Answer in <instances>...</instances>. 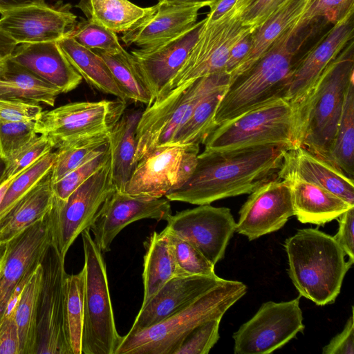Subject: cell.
<instances>
[{
  "label": "cell",
  "instance_id": "obj_39",
  "mask_svg": "<svg viewBox=\"0 0 354 354\" xmlns=\"http://www.w3.org/2000/svg\"><path fill=\"white\" fill-rule=\"evenodd\" d=\"M109 135L100 134L80 138L56 149L52 180L55 183L109 145Z\"/></svg>",
  "mask_w": 354,
  "mask_h": 354
},
{
  "label": "cell",
  "instance_id": "obj_51",
  "mask_svg": "<svg viewBox=\"0 0 354 354\" xmlns=\"http://www.w3.org/2000/svg\"><path fill=\"white\" fill-rule=\"evenodd\" d=\"M323 354H353L354 353V319L353 308L344 329L336 335L323 347Z\"/></svg>",
  "mask_w": 354,
  "mask_h": 354
},
{
  "label": "cell",
  "instance_id": "obj_37",
  "mask_svg": "<svg viewBox=\"0 0 354 354\" xmlns=\"http://www.w3.org/2000/svg\"><path fill=\"white\" fill-rule=\"evenodd\" d=\"M330 161L346 176L354 174V80L349 84L330 149Z\"/></svg>",
  "mask_w": 354,
  "mask_h": 354
},
{
  "label": "cell",
  "instance_id": "obj_50",
  "mask_svg": "<svg viewBox=\"0 0 354 354\" xmlns=\"http://www.w3.org/2000/svg\"><path fill=\"white\" fill-rule=\"evenodd\" d=\"M339 229L333 236L348 259L354 263V207L339 218Z\"/></svg>",
  "mask_w": 354,
  "mask_h": 354
},
{
  "label": "cell",
  "instance_id": "obj_54",
  "mask_svg": "<svg viewBox=\"0 0 354 354\" xmlns=\"http://www.w3.org/2000/svg\"><path fill=\"white\" fill-rule=\"evenodd\" d=\"M238 0H216L209 7V12L205 18L206 23H211L219 19L230 10Z\"/></svg>",
  "mask_w": 354,
  "mask_h": 354
},
{
  "label": "cell",
  "instance_id": "obj_34",
  "mask_svg": "<svg viewBox=\"0 0 354 354\" xmlns=\"http://www.w3.org/2000/svg\"><path fill=\"white\" fill-rule=\"evenodd\" d=\"M41 277L40 264L23 287L11 310L18 330L19 354H35L37 307Z\"/></svg>",
  "mask_w": 354,
  "mask_h": 354
},
{
  "label": "cell",
  "instance_id": "obj_5",
  "mask_svg": "<svg viewBox=\"0 0 354 354\" xmlns=\"http://www.w3.org/2000/svg\"><path fill=\"white\" fill-rule=\"evenodd\" d=\"M246 292L243 283L223 279L189 306L161 322L122 336L115 354H174L194 328L209 319L222 318Z\"/></svg>",
  "mask_w": 354,
  "mask_h": 354
},
{
  "label": "cell",
  "instance_id": "obj_48",
  "mask_svg": "<svg viewBox=\"0 0 354 354\" xmlns=\"http://www.w3.org/2000/svg\"><path fill=\"white\" fill-rule=\"evenodd\" d=\"M39 103L19 98H0V120L36 122L42 113Z\"/></svg>",
  "mask_w": 354,
  "mask_h": 354
},
{
  "label": "cell",
  "instance_id": "obj_4",
  "mask_svg": "<svg viewBox=\"0 0 354 354\" xmlns=\"http://www.w3.org/2000/svg\"><path fill=\"white\" fill-rule=\"evenodd\" d=\"M295 23L248 71L229 82L214 116L216 126L283 97L301 45L295 44L300 32Z\"/></svg>",
  "mask_w": 354,
  "mask_h": 354
},
{
  "label": "cell",
  "instance_id": "obj_36",
  "mask_svg": "<svg viewBox=\"0 0 354 354\" xmlns=\"http://www.w3.org/2000/svg\"><path fill=\"white\" fill-rule=\"evenodd\" d=\"M227 86L213 91L201 100L189 117L179 125L167 145L199 146L203 144L216 127L214 116Z\"/></svg>",
  "mask_w": 354,
  "mask_h": 354
},
{
  "label": "cell",
  "instance_id": "obj_16",
  "mask_svg": "<svg viewBox=\"0 0 354 354\" xmlns=\"http://www.w3.org/2000/svg\"><path fill=\"white\" fill-rule=\"evenodd\" d=\"M51 243L48 212L6 243L0 264V323L17 288L41 264Z\"/></svg>",
  "mask_w": 354,
  "mask_h": 354
},
{
  "label": "cell",
  "instance_id": "obj_14",
  "mask_svg": "<svg viewBox=\"0 0 354 354\" xmlns=\"http://www.w3.org/2000/svg\"><path fill=\"white\" fill-rule=\"evenodd\" d=\"M199 146L165 145L157 147L140 160L124 193L162 198L181 186L192 174Z\"/></svg>",
  "mask_w": 354,
  "mask_h": 354
},
{
  "label": "cell",
  "instance_id": "obj_8",
  "mask_svg": "<svg viewBox=\"0 0 354 354\" xmlns=\"http://www.w3.org/2000/svg\"><path fill=\"white\" fill-rule=\"evenodd\" d=\"M295 130V108L279 97L216 126L203 144L210 150L270 144L294 147Z\"/></svg>",
  "mask_w": 354,
  "mask_h": 354
},
{
  "label": "cell",
  "instance_id": "obj_24",
  "mask_svg": "<svg viewBox=\"0 0 354 354\" xmlns=\"http://www.w3.org/2000/svg\"><path fill=\"white\" fill-rule=\"evenodd\" d=\"M277 176L281 180L297 178L317 185L354 205L353 179L301 146L285 152Z\"/></svg>",
  "mask_w": 354,
  "mask_h": 354
},
{
  "label": "cell",
  "instance_id": "obj_7",
  "mask_svg": "<svg viewBox=\"0 0 354 354\" xmlns=\"http://www.w3.org/2000/svg\"><path fill=\"white\" fill-rule=\"evenodd\" d=\"M230 76L221 72L201 77L156 99L142 111L136 129L134 163L157 147L169 144L174 133L208 94L227 86Z\"/></svg>",
  "mask_w": 354,
  "mask_h": 354
},
{
  "label": "cell",
  "instance_id": "obj_42",
  "mask_svg": "<svg viewBox=\"0 0 354 354\" xmlns=\"http://www.w3.org/2000/svg\"><path fill=\"white\" fill-rule=\"evenodd\" d=\"M68 35L92 50L115 53L123 48L115 32L87 19L77 22Z\"/></svg>",
  "mask_w": 354,
  "mask_h": 354
},
{
  "label": "cell",
  "instance_id": "obj_59",
  "mask_svg": "<svg viewBox=\"0 0 354 354\" xmlns=\"http://www.w3.org/2000/svg\"><path fill=\"white\" fill-rule=\"evenodd\" d=\"M6 250V243L0 241V264L3 260Z\"/></svg>",
  "mask_w": 354,
  "mask_h": 354
},
{
  "label": "cell",
  "instance_id": "obj_55",
  "mask_svg": "<svg viewBox=\"0 0 354 354\" xmlns=\"http://www.w3.org/2000/svg\"><path fill=\"white\" fill-rule=\"evenodd\" d=\"M42 3H45V0H0V13L2 15L17 8Z\"/></svg>",
  "mask_w": 354,
  "mask_h": 354
},
{
  "label": "cell",
  "instance_id": "obj_35",
  "mask_svg": "<svg viewBox=\"0 0 354 354\" xmlns=\"http://www.w3.org/2000/svg\"><path fill=\"white\" fill-rule=\"evenodd\" d=\"M93 51L104 61L127 100L144 104L147 107L153 102L151 92L131 53L124 48L115 53Z\"/></svg>",
  "mask_w": 354,
  "mask_h": 354
},
{
  "label": "cell",
  "instance_id": "obj_56",
  "mask_svg": "<svg viewBox=\"0 0 354 354\" xmlns=\"http://www.w3.org/2000/svg\"><path fill=\"white\" fill-rule=\"evenodd\" d=\"M17 43L0 28V53L7 57L11 55Z\"/></svg>",
  "mask_w": 354,
  "mask_h": 354
},
{
  "label": "cell",
  "instance_id": "obj_21",
  "mask_svg": "<svg viewBox=\"0 0 354 354\" xmlns=\"http://www.w3.org/2000/svg\"><path fill=\"white\" fill-rule=\"evenodd\" d=\"M205 19L166 42L131 52L153 101L159 97L183 66L196 41Z\"/></svg>",
  "mask_w": 354,
  "mask_h": 354
},
{
  "label": "cell",
  "instance_id": "obj_61",
  "mask_svg": "<svg viewBox=\"0 0 354 354\" xmlns=\"http://www.w3.org/2000/svg\"><path fill=\"white\" fill-rule=\"evenodd\" d=\"M7 57H4L3 55H1V54L0 53V65H1V64L4 62L5 59H6Z\"/></svg>",
  "mask_w": 354,
  "mask_h": 354
},
{
  "label": "cell",
  "instance_id": "obj_25",
  "mask_svg": "<svg viewBox=\"0 0 354 354\" xmlns=\"http://www.w3.org/2000/svg\"><path fill=\"white\" fill-rule=\"evenodd\" d=\"M11 58L62 93L76 88L82 76L68 60L58 41L17 44Z\"/></svg>",
  "mask_w": 354,
  "mask_h": 354
},
{
  "label": "cell",
  "instance_id": "obj_22",
  "mask_svg": "<svg viewBox=\"0 0 354 354\" xmlns=\"http://www.w3.org/2000/svg\"><path fill=\"white\" fill-rule=\"evenodd\" d=\"M205 6L209 4L158 2L131 29L124 32L121 39L127 46L134 45L139 48L166 42L192 28L196 23L199 10Z\"/></svg>",
  "mask_w": 354,
  "mask_h": 354
},
{
  "label": "cell",
  "instance_id": "obj_13",
  "mask_svg": "<svg viewBox=\"0 0 354 354\" xmlns=\"http://www.w3.org/2000/svg\"><path fill=\"white\" fill-rule=\"evenodd\" d=\"M301 297V296H300ZM298 297L288 301H267L232 335L235 354H268L305 328Z\"/></svg>",
  "mask_w": 354,
  "mask_h": 354
},
{
  "label": "cell",
  "instance_id": "obj_18",
  "mask_svg": "<svg viewBox=\"0 0 354 354\" xmlns=\"http://www.w3.org/2000/svg\"><path fill=\"white\" fill-rule=\"evenodd\" d=\"M353 14L348 13L303 56L296 60L283 98L296 111L326 68L353 37Z\"/></svg>",
  "mask_w": 354,
  "mask_h": 354
},
{
  "label": "cell",
  "instance_id": "obj_28",
  "mask_svg": "<svg viewBox=\"0 0 354 354\" xmlns=\"http://www.w3.org/2000/svg\"><path fill=\"white\" fill-rule=\"evenodd\" d=\"M311 0H288L276 12L251 34L250 49L230 74V82L248 71L304 12Z\"/></svg>",
  "mask_w": 354,
  "mask_h": 354
},
{
  "label": "cell",
  "instance_id": "obj_9",
  "mask_svg": "<svg viewBox=\"0 0 354 354\" xmlns=\"http://www.w3.org/2000/svg\"><path fill=\"white\" fill-rule=\"evenodd\" d=\"M252 0H238L219 19L206 23L176 75L157 98L178 87L210 75L225 72L232 48L253 31L242 25L243 15ZM156 98V99H157Z\"/></svg>",
  "mask_w": 354,
  "mask_h": 354
},
{
  "label": "cell",
  "instance_id": "obj_6",
  "mask_svg": "<svg viewBox=\"0 0 354 354\" xmlns=\"http://www.w3.org/2000/svg\"><path fill=\"white\" fill-rule=\"evenodd\" d=\"M81 235L84 254L82 354H115L122 336L115 327L106 263L90 230Z\"/></svg>",
  "mask_w": 354,
  "mask_h": 354
},
{
  "label": "cell",
  "instance_id": "obj_31",
  "mask_svg": "<svg viewBox=\"0 0 354 354\" xmlns=\"http://www.w3.org/2000/svg\"><path fill=\"white\" fill-rule=\"evenodd\" d=\"M58 43L69 62L91 86L127 101L109 67L95 51L83 47L69 35Z\"/></svg>",
  "mask_w": 354,
  "mask_h": 354
},
{
  "label": "cell",
  "instance_id": "obj_10",
  "mask_svg": "<svg viewBox=\"0 0 354 354\" xmlns=\"http://www.w3.org/2000/svg\"><path fill=\"white\" fill-rule=\"evenodd\" d=\"M115 190L109 159L66 200L53 196L48 211L52 243L63 258L77 236L90 230L101 206Z\"/></svg>",
  "mask_w": 354,
  "mask_h": 354
},
{
  "label": "cell",
  "instance_id": "obj_17",
  "mask_svg": "<svg viewBox=\"0 0 354 354\" xmlns=\"http://www.w3.org/2000/svg\"><path fill=\"white\" fill-rule=\"evenodd\" d=\"M171 214L170 202L166 198L133 196L115 190L97 212L90 231L94 242L104 253L129 224L143 218L167 221Z\"/></svg>",
  "mask_w": 354,
  "mask_h": 354
},
{
  "label": "cell",
  "instance_id": "obj_49",
  "mask_svg": "<svg viewBox=\"0 0 354 354\" xmlns=\"http://www.w3.org/2000/svg\"><path fill=\"white\" fill-rule=\"evenodd\" d=\"M288 0H252L242 17V25L253 32L276 12Z\"/></svg>",
  "mask_w": 354,
  "mask_h": 354
},
{
  "label": "cell",
  "instance_id": "obj_58",
  "mask_svg": "<svg viewBox=\"0 0 354 354\" xmlns=\"http://www.w3.org/2000/svg\"><path fill=\"white\" fill-rule=\"evenodd\" d=\"M18 175L19 174L12 176L10 178L5 180L4 182H3L1 184H0V204L2 202L3 197L10 184Z\"/></svg>",
  "mask_w": 354,
  "mask_h": 354
},
{
  "label": "cell",
  "instance_id": "obj_53",
  "mask_svg": "<svg viewBox=\"0 0 354 354\" xmlns=\"http://www.w3.org/2000/svg\"><path fill=\"white\" fill-rule=\"evenodd\" d=\"M251 34L239 40L230 50L225 67V72L229 75L247 55L251 44Z\"/></svg>",
  "mask_w": 354,
  "mask_h": 354
},
{
  "label": "cell",
  "instance_id": "obj_32",
  "mask_svg": "<svg viewBox=\"0 0 354 354\" xmlns=\"http://www.w3.org/2000/svg\"><path fill=\"white\" fill-rule=\"evenodd\" d=\"M144 247L142 304L147 303L169 280L178 276L169 242L162 231L150 234L144 241Z\"/></svg>",
  "mask_w": 354,
  "mask_h": 354
},
{
  "label": "cell",
  "instance_id": "obj_45",
  "mask_svg": "<svg viewBox=\"0 0 354 354\" xmlns=\"http://www.w3.org/2000/svg\"><path fill=\"white\" fill-rule=\"evenodd\" d=\"M354 12V0H311L310 4L295 22L299 31L318 18L335 24L348 13Z\"/></svg>",
  "mask_w": 354,
  "mask_h": 354
},
{
  "label": "cell",
  "instance_id": "obj_44",
  "mask_svg": "<svg viewBox=\"0 0 354 354\" xmlns=\"http://www.w3.org/2000/svg\"><path fill=\"white\" fill-rule=\"evenodd\" d=\"M37 137L35 122L0 120V158L6 162Z\"/></svg>",
  "mask_w": 354,
  "mask_h": 354
},
{
  "label": "cell",
  "instance_id": "obj_47",
  "mask_svg": "<svg viewBox=\"0 0 354 354\" xmlns=\"http://www.w3.org/2000/svg\"><path fill=\"white\" fill-rule=\"evenodd\" d=\"M222 318H214L201 323L184 339L174 354H207L218 342Z\"/></svg>",
  "mask_w": 354,
  "mask_h": 354
},
{
  "label": "cell",
  "instance_id": "obj_15",
  "mask_svg": "<svg viewBox=\"0 0 354 354\" xmlns=\"http://www.w3.org/2000/svg\"><path fill=\"white\" fill-rule=\"evenodd\" d=\"M165 230L187 241L213 265L223 259L236 221L227 207L201 205L171 215Z\"/></svg>",
  "mask_w": 354,
  "mask_h": 354
},
{
  "label": "cell",
  "instance_id": "obj_33",
  "mask_svg": "<svg viewBox=\"0 0 354 354\" xmlns=\"http://www.w3.org/2000/svg\"><path fill=\"white\" fill-rule=\"evenodd\" d=\"M75 6L87 20L115 33L129 30L152 10L129 0H80Z\"/></svg>",
  "mask_w": 354,
  "mask_h": 354
},
{
  "label": "cell",
  "instance_id": "obj_11",
  "mask_svg": "<svg viewBox=\"0 0 354 354\" xmlns=\"http://www.w3.org/2000/svg\"><path fill=\"white\" fill-rule=\"evenodd\" d=\"M126 101L71 102L43 111L35 122L37 134L48 136L54 148L85 137L109 133L125 111Z\"/></svg>",
  "mask_w": 354,
  "mask_h": 354
},
{
  "label": "cell",
  "instance_id": "obj_38",
  "mask_svg": "<svg viewBox=\"0 0 354 354\" xmlns=\"http://www.w3.org/2000/svg\"><path fill=\"white\" fill-rule=\"evenodd\" d=\"M84 271L66 274L65 278L64 328L71 354H82L84 325Z\"/></svg>",
  "mask_w": 354,
  "mask_h": 354
},
{
  "label": "cell",
  "instance_id": "obj_26",
  "mask_svg": "<svg viewBox=\"0 0 354 354\" xmlns=\"http://www.w3.org/2000/svg\"><path fill=\"white\" fill-rule=\"evenodd\" d=\"M283 180L290 187L294 216L302 223L322 225L354 207L317 185L297 178Z\"/></svg>",
  "mask_w": 354,
  "mask_h": 354
},
{
  "label": "cell",
  "instance_id": "obj_46",
  "mask_svg": "<svg viewBox=\"0 0 354 354\" xmlns=\"http://www.w3.org/2000/svg\"><path fill=\"white\" fill-rule=\"evenodd\" d=\"M54 144L44 134L37 137L22 148L12 158L6 162L0 184L12 176L19 174L46 153L52 151Z\"/></svg>",
  "mask_w": 354,
  "mask_h": 354
},
{
  "label": "cell",
  "instance_id": "obj_43",
  "mask_svg": "<svg viewBox=\"0 0 354 354\" xmlns=\"http://www.w3.org/2000/svg\"><path fill=\"white\" fill-rule=\"evenodd\" d=\"M110 159L109 145L83 162L61 180L53 183L54 195L66 200L80 185L100 169Z\"/></svg>",
  "mask_w": 354,
  "mask_h": 354
},
{
  "label": "cell",
  "instance_id": "obj_2",
  "mask_svg": "<svg viewBox=\"0 0 354 354\" xmlns=\"http://www.w3.org/2000/svg\"><path fill=\"white\" fill-rule=\"evenodd\" d=\"M349 44L326 68L295 111V147L330 162L345 94L354 80L353 41Z\"/></svg>",
  "mask_w": 354,
  "mask_h": 354
},
{
  "label": "cell",
  "instance_id": "obj_3",
  "mask_svg": "<svg viewBox=\"0 0 354 354\" xmlns=\"http://www.w3.org/2000/svg\"><path fill=\"white\" fill-rule=\"evenodd\" d=\"M288 274L300 296L317 306L333 303L353 262L333 236L317 229L299 230L283 244Z\"/></svg>",
  "mask_w": 354,
  "mask_h": 354
},
{
  "label": "cell",
  "instance_id": "obj_40",
  "mask_svg": "<svg viewBox=\"0 0 354 354\" xmlns=\"http://www.w3.org/2000/svg\"><path fill=\"white\" fill-rule=\"evenodd\" d=\"M169 242L178 276H215L213 265L187 241L164 229Z\"/></svg>",
  "mask_w": 354,
  "mask_h": 354
},
{
  "label": "cell",
  "instance_id": "obj_57",
  "mask_svg": "<svg viewBox=\"0 0 354 354\" xmlns=\"http://www.w3.org/2000/svg\"><path fill=\"white\" fill-rule=\"evenodd\" d=\"M158 2H165L176 5H191L201 3H206L210 6L216 0H158Z\"/></svg>",
  "mask_w": 354,
  "mask_h": 354
},
{
  "label": "cell",
  "instance_id": "obj_29",
  "mask_svg": "<svg viewBox=\"0 0 354 354\" xmlns=\"http://www.w3.org/2000/svg\"><path fill=\"white\" fill-rule=\"evenodd\" d=\"M142 111H124L109 135L112 181L115 189L124 192L136 167V129Z\"/></svg>",
  "mask_w": 354,
  "mask_h": 354
},
{
  "label": "cell",
  "instance_id": "obj_52",
  "mask_svg": "<svg viewBox=\"0 0 354 354\" xmlns=\"http://www.w3.org/2000/svg\"><path fill=\"white\" fill-rule=\"evenodd\" d=\"M0 354H19L17 326L12 310L0 323Z\"/></svg>",
  "mask_w": 354,
  "mask_h": 354
},
{
  "label": "cell",
  "instance_id": "obj_27",
  "mask_svg": "<svg viewBox=\"0 0 354 354\" xmlns=\"http://www.w3.org/2000/svg\"><path fill=\"white\" fill-rule=\"evenodd\" d=\"M53 167L28 192L0 216V241L6 243L43 218L53 199Z\"/></svg>",
  "mask_w": 354,
  "mask_h": 354
},
{
  "label": "cell",
  "instance_id": "obj_12",
  "mask_svg": "<svg viewBox=\"0 0 354 354\" xmlns=\"http://www.w3.org/2000/svg\"><path fill=\"white\" fill-rule=\"evenodd\" d=\"M64 259L51 243L41 263L35 354H71L64 328Z\"/></svg>",
  "mask_w": 354,
  "mask_h": 354
},
{
  "label": "cell",
  "instance_id": "obj_30",
  "mask_svg": "<svg viewBox=\"0 0 354 354\" xmlns=\"http://www.w3.org/2000/svg\"><path fill=\"white\" fill-rule=\"evenodd\" d=\"M60 91L10 56L0 65V98H19L53 106Z\"/></svg>",
  "mask_w": 354,
  "mask_h": 354
},
{
  "label": "cell",
  "instance_id": "obj_41",
  "mask_svg": "<svg viewBox=\"0 0 354 354\" xmlns=\"http://www.w3.org/2000/svg\"><path fill=\"white\" fill-rule=\"evenodd\" d=\"M55 153L50 151L24 170L12 182L0 204V216L34 187L53 167Z\"/></svg>",
  "mask_w": 354,
  "mask_h": 354
},
{
  "label": "cell",
  "instance_id": "obj_60",
  "mask_svg": "<svg viewBox=\"0 0 354 354\" xmlns=\"http://www.w3.org/2000/svg\"><path fill=\"white\" fill-rule=\"evenodd\" d=\"M5 166H6L5 161L0 158V179L3 175V171L5 169Z\"/></svg>",
  "mask_w": 354,
  "mask_h": 354
},
{
  "label": "cell",
  "instance_id": "obj_20",
  "mask_svg": "<svg viewBox=\"0 0 354 354\" xmlns=\"http://www.w3.org/2000/svg\"><path fill=\"white\" fill-rule=\"evenodd\" d=\"M77 16L66 6L34 4L2 15L0 28L17 44L58 41L68 35L77 24Z\"/></svg>",
  "mask_w": 354,
  "mask_h": 354
},
{
  "label": "cell",
  "instance_id": "obj_1",
  "mask_svg": "<svg viewBox=\"0 0 354 354\" xmlns=\"http://www.w3.org/2000/svg\"><path fill=\"white\" fill-rule=\"evenodd\" d=\"M284 145H263L226 150L205 149L197 156L189 178L165 196L169 201L207 205L214 201L250 194L277 175Z\"/></svg>",
  "mask_w": 354,
  "mask_h": 354
},
{
  "label": "cell",
  "instance_id": "obj_19",
  "mask_svg": "<svg viewBox=\"0 0 354 354\" xmlns=\"http://www.w3.org/2000/svg\"><path fill=\"white\" fill-rule=\"evenodd\" d=\"M235 232L250 241L276 232L294 216L286 180H270L250 194L239 210Z\"/></svg>",
  "mask_w": 354,
  "mask_h": 354
},
{
  "label": "cell",
  "instance_id": "obj_23",
  "mask_svg": "<svg viewBox=\"0 0 354 354\" xmlns=\"http://www.w3.org/2000/svg\"><path fill=\"white\" fill-rule=\"evenodd\" d=\"M223 279L215 276H177L165 283L140 310L129 332L150 327L182 310Z\"/></svg>",
  "mask_w": 354,
  "mask_h": 354
}]
</instances>
